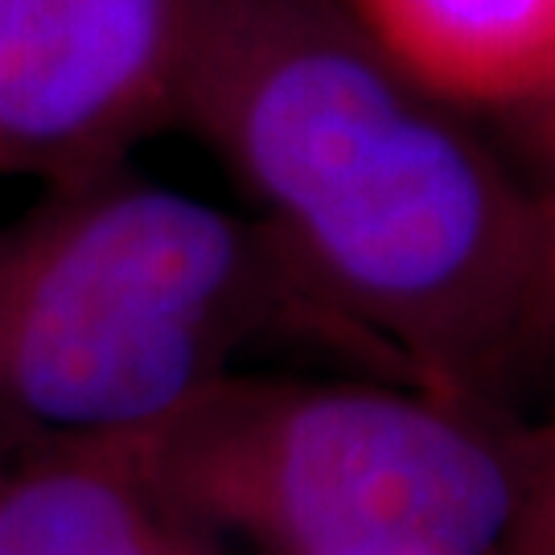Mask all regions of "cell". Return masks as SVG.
Masks as SVG:
<instances>
[{
  "label": "cell",
  "instance_id": "1",
  "mask_svg": "<svg viewBox=\"0 0 555 555\" xmlns=\"http://www.w3.org/2000/svg\"><path fill=\"white\" fill-rule=\"evenodd\" d=\"M173 124L383 375L494 408L555 354L535 198L341 0H190Z\"/></svg>",
  "mask_w": 555,
  "mask_h": 555
},
{
  "label": "cell",
  "instance_id": "6",
  "mask_svg": "<svg viewBox=\"0 0 555 555\" xmlns=\"http://www.w3.org/2000/svg\"><path fill=\"white\" fill-rule=\"evenodd\" d=\"M403 75L461 107L555 100V0H341Z\"/></svg>",
  "mask_w": 555,
  "mask_h": 555
},
{
  "label": "cell",
  "instance_id": "8",
  "mask_svg": "<svg viewBox=\"0 0 555 555\" xmlns=\"http://www.w3.org/2000/svg\"><path fill=\"white\" fill-rule=\"evenodd\" d=\"M527 116V137H531V160H535V181L527 185L543 227V247H547V280H552V309H555V100L518 112Z\"/></svg>",
  "mask_w": 555,
  "mask_h": 555
},
{
  "label": "cell",
  "instance_id": "3",
  "mask_svg": "<svg viewBox=\"0 0 555 555\" xmlns=\"http://www.w3.org/2000/svg\"><path fill=\"white\" fill-rule=\"evenodd\" d=\"M137 440L198 535L263 555H511L531 433L416 383L231 375Z\"/></svg>",
  "mask_w": 555,
  "mask_h": 555
},
{
  "label": "cell",
  "instance_id": "7",
  "mask_svg": "<svg viewBox=\"0 0 555 555\" xmlns=\"http://www.w3.org/2000/svg\"><path fill=\"white\" fill-rule=\"evenodd\" d=\"M511 555H555V416L531 433V477Z\"/></svg>",
  "mask_w": 555,
  "mask_h": 555
},
{
  "label": "cell",
  "instance_id": "2",
  "mask_svg": "<svg viewBox=\"0 0 555 555\" xmlns=\"http://www.w3.org/2000/svg\"><path fill=\"white\" fill-rule=\"evenodd\" d=\"M272 337L375 366L259 219L128 165L50 185L0 227V453L144 437Z\"/></svg>",
  "mask_w": 555,
  "mask_h": 555
},
{
  "label": "cell",
  "instance_id": "4",
  "mask_svg": "<svg viewBox=\"0 0 555 555\" xmlns=\"http://www.w3.org/2000/svg\"><path fill=\"white\" fill-rule=\"evenodd\" d=\"M190 0H0V173L46 185L124 165L173 124Z\"/></svg>",
  "mask_w": 555,
  "mask_h": 555
},
{
  "label": "cell",
  "instance_id": "5",
  "mask_svg": "<svg viewBox=\"0 0 555 555\" xmlns=\"http://www.w3.org/2000/svg\"><path fill=\"white\" fill-rule=\"evenodd\" d=\"M137 440L0 453V555H202Z\"/></svg>",
  "mask_w": 555,
  "mask_h": 555
}]
</instances>
